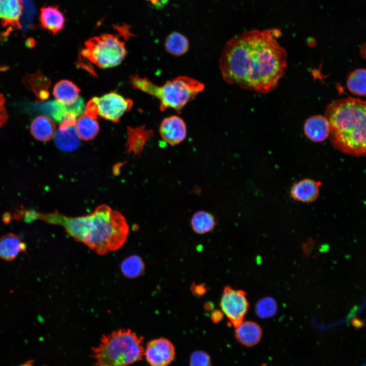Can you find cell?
Masks as SVG:
<instances>
[{
  "mask_svg": "<svg viewBox=\"0 0 366 366\" xmlns=\"http://www.w3.org/2000/svg\"><path fill=\"white\" fill-rule=\"evenodd\" d=\"M54 143L60 150L72 151L76 149L80 144V138L77 135L75 126L65 129L58 128L56 131Z\"/></svg>",
  "mask_w": 366,
  "mask_h": 366,
  "instance_id": "44dd1931",
  "label": "cell"
},
{
  "mask_svg": "<svg viewBox=\"0 0 366 366\" xmlns=\"http://www.w3.org/2000/svg\"><path fill=\"white\" fill-rule=\"evenodd\" d=\"M37 105V109L43 112L59 125L66 114L69 112L68 105L63 104L57 100L51 101Z\"/></svg>",
  "mask_w": 366,
  "mask_h": 366,
  "instance_id": "d4e9b609",
  "label": "cell"
},
{
  "mask_svg": "<svg viewBox=\"0 0 366 366\" xmlns=\"http://www.w3.org/2000/svg\"><path fill=\"white\" fill-rule=\"evenodd\" d=\"M39 20L42 27L53 35L56 34L65 26V16L57 6L42 7L40 10Z\"/></svg>",
  "mask_w": 366,
  "mask_h": 366,
  "instance_id": "5bb4252c",
  "label": "cell"
},
{
  "mask_svg": "<svg viewBox=\"0 0 366 366\" xmlns=\"http://www.w3.org/2000/svg\"><path fill=\"white\" fill-rule=\"evenodd\" d=\"M23 81L25 86L35 94L38 102H44L49 97L48 89L51 81L40 71L35 74L26 75Z\"/></svg>",
  "mask_w": 366,
  "mask_h": 366,
  "instance_id": "ac0fdd59",
  "label": "cell"
},
{
  "mask_svg": "<svg viewBox=\"0 0 366 366\" xmlns=\"http://www.w3.org/2000/svg\"><path fill=\"white\" fill-rule=\"evenodd\" d=\"M262 335L261 328L254 321H242L235 327V336L236 340L247 347L256 345L260 341Z\"/></svg>",
  "mask_w": 366,
  "mask_h": 366,
  "instance_id": "2e32d148",
  "label": "cell"
},
{
  "mask_svg": "<svg viewBox=\"0 0 366 366\" xmlns=\"http://www.w3.org/2000/svg\"><path fill=\"white\" fill-rule=\"evenodd\" d=\"M5 99L2 94H0V127L7 121L8 115L4 106Z\"/></svg>",
  "mask_w": 366,
  "mask_h": 366,
  "instance_id": "4dcf8cb0",
  "label": "cell"
},
{
  "mask_svg": "<svg viewBox=\"0 0 366 366\" xmlns=\"http://www.w3.org/2000/svg\"><path fill=\"white\" fill-rule=\"evenodd\" d=\"M30 130L33 136L41 141H48L54 138L56 131L54 121L45 115L35 118L30 125Z\"/></svg>",
  "mask_w": 366,
  "mask_h": 366,
  "instance_id": "d6986e66",
  "label": "cell"
},
{
  "mask_svg": "<svg viewBox=\"0 0 366 366\" xmlns=\"http://www.w3.org/2000/svg\"><path fill=\"white\" fill-rule=\"evenodd\" d=\"M121 269L123 273L126 277L135 278L143 274L145 265L140 257L132 255L129 256L123 261Z\"/></svg>",
  "mask_w": 366,
  "mask_h": 366,
  "instance_id": "484cf974",
  "label": "cell"
},
{
  "mask_svg": "<svg viewBox=\"0 0 366 366\" xmlns=\"http://www.w3.org/2000/svg\"><path fill=\"white\" fill-rule=\"evenodd\" d=\"M144 356L150 366H168L175 358V348L166 338L155 339L147 344Z\"/></svg>",
  "mask_w": 366,
  "mask_h": 366,
  "instance_id": "9c48e42d",
  "label": "cell"
},
{
  "mask_svg": "<svg viewBox=\"0 0 366 366\" xmlns=\"http://www.w3.org/2000/svg\"><path fill=\"white\" fill-rule=\"evenodd\" d=\"M330 125L325 116L315 115L310 117L303 126L304 135L311 141L320 142L326 140L330 134Z\"/></svg>",
  "mask_w": 366,
  "mask_h": 366,
  "instance_id": "8fae6325",
  "label": "cell"
},
{
  "mask_svg": "<svg viewBox=\"0 0 366 366\" xmlns=\"http://www.w3.org/2000/svg\"><path fill=\"white\" fill-rule=\"evenodd\" d=\"M80 91L78 87L72 81L62 80L54 85L53 95L57 101L71 105L77 100Z\"/></svg>",
  "mask_w": 366,
  "mask_h": 366,
  "instance_id": "ffe728a7",
  "label": "cell"
},
{
  "mask_svg": "<svg viewBox=\"0 0 366 366\" xmlns=\"http://www.w3.org/2000/svg\"><path fill=\"white\" fill-rule=\"evenodd\" d=\"M216 225L215 216L205 210L197 211L191 219V228L198 234H203L212 231Z\"/></svg>",
  "mask_w": 366,
  "mask_h": 366,
  "instance_id": "7402d4cb",
  "label": "cell"
},
{
  "mask_svg": "<svg viewBox=\"0 0 366 366\" xmlns=\"http://www.w3.org/2000/svg\"><path fill=\"white\" fill-rule=\"evenodd\" d=\"M151 130L141 126L136 128L127 127L126 152L134 157L141 155L146 142L153 136Z\"/></svg>",
  "mask_w": 366,
  "mask_h": 366,
  "instance_id": "7c38bea8",
  "label": "cell"
},
{
  "mask_svg": "<svg viewBox=\"0 0 366 366\" xmlns=\"http://www.w3.org/2000/svg\"><path fill=\"white\" fill-rule=\"evenodd\" d=\"M325 116L333 146L343 153L366 156V101L347 98L330 103Z\"/></svg>",
  "mask_w": 366,
  "mask_h": 366,
  "instance_id": "3957f363",
  "label": "cell"
},
{
  "mask_svg": "<svg viewBox=\"0 0 366 366\" xmlns=\"http://www.w3.org/2000/svg\"><path fill=\"white\" fill-rule=\"evenodd\" d=\"M22 10L21 0H0V20L3 25L20 28Z\"/></svg>",
  "mask_w": 366,
  "mask_h": 366,
  "instance_id": "9a60e30c",
  "label": "cell"
},
{
  "mask_svg": "<svg viewBox=\"0 0 366 366\" xmlns=\"http://www.w3.org/2000/svg\"><path fill=\"white\" fill-rule=\"evenodd\" d=\"M159 133L164 141L171 145H176L186 139L187 126L181 117L173 115L162 120L159 127Z\"/></svg>",
  "mask_w": 366,
  "mask_h": 366,
  "instance_id": "30bf717a",
  "label": "cell"
},
{
  "mask_svg": "<svg viewBox=\"0 0 366 366\" xmlns=\"http://www.w3.org/2000/svg\"><path fill=\"white\" fill-rule=\"evenodd\" d=\"M143 338L130 329L104 335L92 349L95 366H129L144 355Z\"/></svg>",
  "mask_w": 366,
  "mask_h": 366,
  "instance_id": "277c9868",
  "label": "cell"
},
{
  "mask_svg": "<svg viewBox=\"0 0 366 366\" xmlns=\"http://www.w3.org/2000/svg\"><path fill=\"white\" fill-rule=\"evenodd\" d=\"M130 82L134 88L159 99V109L161 111L172 108L178 113L204 88L202 83L186 76H180L168 80L162 86H158L146 77H141L138 75L131 76Z\"/></svg>",
  "mask_w": 366,
  "mask_h": 366,
  "instance_id": "5b68a950",
  "label": "cell"
},
{
  "mask_svg": "<svg viewBox=\"0 0 366 366\" xmlns=\"http://www.w3.org/2000/svg\"><path fill=\"white\" fill-rule=\"evenodd\" d=\"M126 54L125 43L118 35L104 34L90 38L85 42L78 62L85 60L88 62L85 68L87 71L89 63L101 69H106L119 65Z\"/></svg>",
  "mask_w": 366,
  "mask_h": 366,
  "instance_id": "8992f818",
  "label": "cell"
},
{
  "mask_svg": "<svg viewBox=\"0 0 366 366\" xmlns=\"http://www.w3.org/2000/svg\"><path fill=\"white\" fill-rule=\"evenodd\" d=\"M347 85L349 90L358 96L366 95V70L357 69L349 75Z\"/></svg>",
  "mask_w": 366,
  "mask_h": 366,
  "instance_id": "4316f807",
  "label": "cell"
},
{
  "mask_svg": "<svg viewBox=\"0 0 366 366\" xmlns=\"http://www.w3.org/2000/svg\"><path fill=\"white\" fill-rule=\"evenodd\" d=\"M277 310L276 300L270 297L261 299L256 304V314L260 318H267L273 316Z\"/></svg>",
  "mask_w": 366,
  "mask_h": 366,
  "instance_id": "83f0119b",
  "label": "cell"
},
{
  "mask_svg": "<svg viewBox=\"0 0 366 366\" xmlns=\"http://www.w3.org/2000/svg\"><path fill=\"white\" fill-rule=\"evenodd\" d=\"M26 248L20 237L14 233H7L0 238V258L4 260H14Z\"/></svg>",
  "mask_w": 366,
  "mask_h": 366,
  "instance_id": "e0dca14e",
  "label": "cell"
},
{
  "mask_svg": "<svg viewBox=\"0 0 366 366\" xmlns=\"http://www.w3.org/2000/svg\"><path fill=\"white\" fill-rule=\"evenodd\" d=\"M133 101L114 92L94 97L85 106V114L97 119L98 116L112 122H118L124 113L131 110Z\"/></svg>",
  "mask_w": 366,
  "mask_h": 366,
  "instance_id": "52a82bcc",
  "label": "cell"
},
{
  "mask_svg": "<svg viewBox=\"0 0 366 366\" xmlns=\"http://www.w3.org/2000/svg\"><path fill=\"white\" fill-rule=\"evenodd\" d=\"M321 182L310 178H306L294 183L291 190L292 198L304 203L316 200L319 195V187Z\"/></svg>",
  "mask_w": 366,
  "mask_h": 366,
  "instance_id": "4fadbf2b",
  "label": "cell"
},
{
  "mask_svg": "<svg viewBox=\"0 0 366 366\" xmlns=\"http://www.w3.org/2000/svg\"><path fill=\"white\" fill-rule=\"evenodd\" d=\"M149 2L157 8H161L166 5L168 0H146Z\"/></svg>",
  "mask_w": 366,
  "mask_h": 366,
  "instance_id": "d6a6232c",
  "label": "cell"
},
{
  "mask_svg": "<svg viewBox=\"0 0 366 366\" xmlns=\"http://www.w3.org/2000/svg\"><path fill=\"white\" fill-rule=\"evenodd\" d=\"M214 308V305L212 304V302H207L204 304V309L206 311H210L212 310Z\"/></svg>",
  "mask_w": 366,
  "mask_h": 366,
  "instance_id": "836d02e7",
  "label": "cell"
},
{
  "mask_svg": "<svg viewBox=\"0 0 366 366\" xmlns=\"http://www.w3.org/2000/svg\"><path fill=\"white\" fill-rule=\"evenodd\" d=\"M164 46L168 53L179 56L188 51L189 42L187 37L182 34L178 32H173L166 37Z\"/></svg>",
  "mask_w": 366,
  "mask_h": 366,
  "instance_id": "cb8c5ba5",
  "label": "cell"
},
{
  "mask_svg": "<svg viewBox=\"0 0 366 366\" xmlns=\"http://www.w3.org/2000/svg\"><path fill=\"white\" fill-rule=\"evenodd\" d=\"M246 293L241 290L225 286L222 293L220 307L231 324L235 328L243 320L249 309Z\"/></svg>",
  "mask_w": 366,
  "mask_h": 366,
  "instance_id": "ba28073f",
  "label": "cell"
},
{
  "mask_svg": "<svg viewBox=\"0 0 366 366\" xmlns=\"http://www.w3.org/2000/svg\"><path fill=\"white\" fill-rule=\"evenodd\" d=\"M223 316L224 313L223 312L219 310L213 311L210 314L211 321L215 323H218L221 321Z\"/></svg>",
  "mask_w": 366,
  "mask_h": 366,
  "instance_id": "1f68e13d",
  "label": "cell"
},
{
  "mask_svg": "<svg viewBox=\"0 0 366 366\" xmlns=\"http://www.w3.org/2000/svg\"><path fill=\"white\" fill-rule=\"evenodd\" d=\"M75 126L79 138L86 141L93 139L100 129L96 119L85 114L77 119Z\"/></svg>",
  "mask_w": 366,
  "mask_h": 366,
  "instance_id": "603a6c76",
  "label": "cell"
},
{
  "mask_svg": "<svg viewBox=\"0 0 366 366\" xmlns=\"http://www.w3.org/2000/svg\"><path fill=\"white\" fill-rule=\"evenodd\" d=\"M280 35L278 29H254L229 40L219 60L224 80L259 94L274 90L287 66V51L277 40Z\"/></svg>",
  "mask_w": 366,
  "mask_h": 366,
  "instance_id": "6da1fadb",
  "label": "cell"
},
{
  "mask_svg": "<svg viewBox=\"0 0 366 366\" xmlns=\"http://www.w3.org/2000/svg\"><path fill=\"white\" fill-rule=\"evenodd\" d=\"M19 366H35V365L33 360H29Z\"/></svg>",
  "mask_w": 366,
  "mask_h": 366,
  "instance_id": "e575fe53",
  "label": "cell"
},
{
  "mask_svg": "<svg viewBox=\"0 0 366 366\" xmlns=\"http://www.w3.org/2000/svg\"><path fill=\"white\" fill-rule=\"evenodd\" d=\"M29 217L30 220L38 219L62 226L71 236L99 255L121 248L129 232L127 222L122 214L105 204L83 216L68 217L54 211L45 214L30 212Z\"/></svg>",
  "mask_w": 366,
  "mask_h": 366,
  "instance_id": "7a4b0ae2",
  "label": "cell"
},
{
  "mask_svg": "<svg viewBox=\"0 0 366 366\" xmlns=\"http://www.w3.org/2000/svg\"><path fill=\"white\" fill-rule=\"evenodd\" d=\"M191 290L195 296H200L206 293L207 288L203 284L194 283L191 285Z\"/></svg>",
  "mask_w": 366,
  "mask_h": 366,
  "instance_id": "f546056e",
  "label": "cell"
},
{
  "mask_svg": "<svg viewBox=\"0 0 366 366\" xmlns=\"http://www.w3.org/2000/svg\"><path fill=\"white\" fill-rule=\"evenodd\" d=\"M190 366H212L210 356L205 351L197 350L192 353Z\"/></svg>",
  "mask_w": 366,
  "mask_h": 366,
  "instance_id": "f1b7e54d",
  "label": "cell"
}]
</instances>
